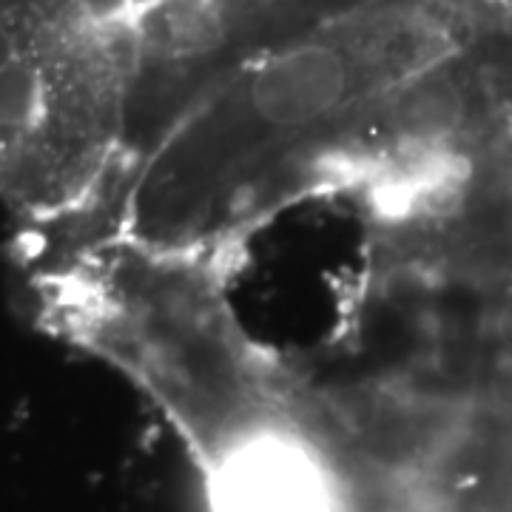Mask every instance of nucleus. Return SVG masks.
Masks as SVG:
<instances>
[{
	"mask_svg": "<svg viewBox=\"0 0 512 512\" xmlns=\"http://www.w3.org/2000/svg\"><path fill=\"white\" fill-rule=\"evenodd\" d=\"M18 251L37 328L123 373L194 467L288 410L291 362L242 328L234 265L77 228H20Z\"/></svg>",
	"mask_w": 512,
	"mask_h": 512,
	"instance_id": "f257e3e1",
	"label": "nucleus"
},
{
	"mask_svg": "<svg viewBox=\"0 0 512 512\" xmlns=\"http://www.w3.org/2000/svg\"><path fill=\"white\" fill-rule=\"evenodd\" d=\"M131 69L72 0H0V202L20 228L92 211L126 154Z\"/></svg>",
	"mask_w": 512,
	"mask_h": 512,
	"instance_id": "f03ea898",
	"label": "nucleus"
}]
</instances>
